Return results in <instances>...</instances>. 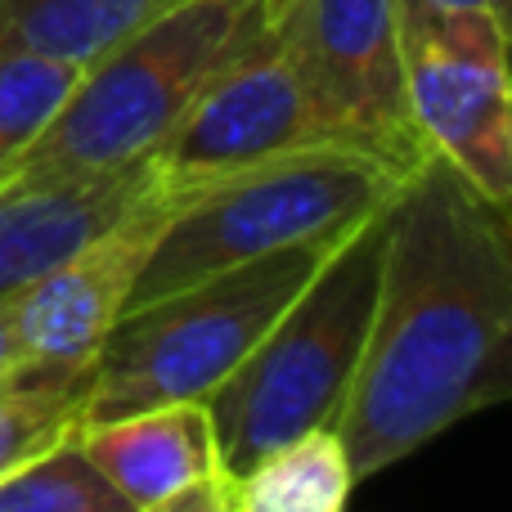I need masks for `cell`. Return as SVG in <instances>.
I'll list each match as a JSON object with an SVG mask.
<instances>
[{"label":"cell","mask_w":512,"mask_h":512,"mask_svg":"<svg viewBox=\"0 0 512 512\" xmlns=\"http://www.w3.org/2000/svg\"><path fill=\"white\" fill-rule=\"evenodd\" d=\"M274 27L279 0L171 5L81 68L50 126L0 171V185H36L149 162L194 99Z\"/></svg>","instance_id":"7a4b0ae2"},{"label":"cell","mask_w":512,"mask_h":512,"mask_svg":"<svg viewBox=\"0 0 512 512\" xmlns=\"http://www.w3.org/2000/svg\"><path fill=\"white\" fill-rule=\"evenodd\" d=\"M405 99L418 140L486 198H512L508 23L495 14H400Z\"/></svg>","instance_id":"8992f818"},{"label":"cell","mask_w":512,"mask_h":512,"mask_svg":"<svg viewBox=\"0 0 512 512\" xmlns=\"http://www.w3.org/2000/svg\"><path fill=\"white\" fill-rule=\"evenodd\" d=\"M239 512H342L355 477L333 427L306 432L234 477Z\"/></svg>","instance_id":"5bb4252c"},{"label":"cell","mask_w":512,"mask_h":512,"mask_svg":"<svg viewBox=\"0 0 512 512\" xmlns=\"http://www.w3.org/2000/svg\"><path fill=\"white\" fill-rule=\"evenodd\" d=\"M95 360H27L0 369V477L81 432Z\"/></svg>","instance_id":"7c38bea8"},{"label":"cell","mask_w":512,"mask_h":512,"mask_svg":"<svg viewBox=\"0 0 512 512\" xmlns=\"http://www.w3.org/2000/svg\"><path fill=\"white\" fill-rule=\"evenodd\" d=\"M0 512H140L77 445V436L0 477Z\"/></svg>","instance_id":"9a60e30c"},{"label":"cell","mask_w":512,"mask_h":512,"mask_svg":"<svg viewBox=\"0 0 512 512\" xmlns=\"http://www.w3.org/2000/svg\"><path fill=\"white\" fill-rule=\"evenodd\" d=\"M18 333H14V315H9V306L0 310V369H5V364H14L18 360Z\"/></svg>","instance_id":"d6986e66"},{"label":"cell","mask_w":512,"mask_h":512,"mask_svg":"<svg viewBox=\"0 0 512 512\" xmlns=\"http://www.w3.org/2000/svg\"><path fill=\"white\" fill-rule=\"evenodd\" d=\"M140 512H239V486H234L230 472H212V477L194 481V486L176 490L162 504Z\"/></svg>","instance_id":"e0dca14e"},{"label":"cell","mask_w":512,"mask_h":512,"mask_svg":"<svg viewBox=\"0 0 512 512\" xmlns=\"http://www.w3.org/2000/svg\"><path fill=\"white\" fill-rule=\"evenodd\" d=\"M203 185H167L153 180L108 230L63 256L50 274L9 301L18 351L27 360H95L113 319L126 310L135 274L149 261L167 221Z\"/></svg>","instance_id":"9c48e42d"},{"label":"cell","mask_w":512,"mask_h":512,"mask_svg":"<svg viewBox=\"0 0 512 512\" xmlns=\"http://www.w3.org/2000/svg\"><path fill=\"white\" fill-rule=\"evenodd\" d=\"M315 149H355V144H346L319 113L274 27L194 99L180 126L158 144L149 167L167 185H212L234 171Z\"/></svg>","instance_id":"ba28073f"},{"label":"cell","mask_w":512,"mask_h":512,"mask_svg":"<svg viewBox=\"0 0 512 512\" xmlns=\"http://www.w3.org/2000/svg\"><path fill=\"white\" fill-rule=\"evenodd\" d=\"M400 14L418 18H459V14H495L512 23L508 9H499V0H400Z\"/></svg>","instance_id":"ac0fdd59"},{"label":"cell","mask_w":512,"mask_h":512,"mask_svg":"<svg viewBox=\"0 0 512 512\" xmlns=\"http://www.w3.org/2000/svg\"><path fill=\"white\" fill-rule=\"evenodd\" d=\"M77 445L135 508H153L176 490L225 472L203 400H180L81 427Z\"/></svg>","instance_id":"8fae6325"},{"label":"cell","mask_w":512,"mask_h":512,"mask_svg":"<svg viewBox=\"0 0 512 512\" xmlns=\"http://www.w3.org/2000/svg\"><path fill=\"white\" fill-rule=\"evenodd\" d=\"M499 9H508V14H512V0H499Z\"/></svg>","instance_id":"ffe728a7"},{"label":"cell","mask_w":512,"mask_h":512,"mask_svg":"<svg viewBox=\"0 0 512 512\" xmlns=\"http://www.w3.org/2000/svg\"><path fill=\"white\" fill-rule=\"evenodd\" d=\"M81 68L27 50H0V171L50 126Z\"/></svg>","instance_id":"2e32d148"},{"label":"cell","mask_w":512,"mask_h":512,"mask_svg":"<svg viewBox=\"0 0 512 512\" xmlns=\"http://www.w3.org/2000/svg\"><path fill=\"white\" fill-rule=\"evenodd\" d=\"M342 234L288 243L167 292L149 306L122 310L95 355L81 427L180 400H207V391H216L239 369L243 355L279 319V310L306 288Z\"/></svg>","instance_id":"277c9868"},{"label":"cell","mask_w":512,"mask_h":512,"mask_svg":"<svg viewBox=\"0 0 512 512\" xmlns=\"http://www.w3.org/2000/svg\"><path fill=\"white\" fill-rule=\"evenodd\" d=\"M279 41L346 144L400 171L427 158L405 99L400 0H279Z\"/></svg>","instance_id":"52a82bcc"},{"label":"cell","mask_w":512,"mask_h":512,"mask_svg":"<svg viewBox=\"0 0 512 512\" xmlns=\"http://www.w3.org/2000/svg\"><path fill=\"white\" fill-rule=\"evenodd\" d=\"M153 180L158 171L140 162L68 180L0 185V310L41 274H50L63 256L108 230L144 189H153Z\"/></svg>","instance_id":"30bf717a"},{"label":"cell","mask_w":512,"mask_h":512,"mask_svg":"<svg viewBox=\"0 0 512 512\" xmlns=\"http://www.w3.org/2000/svg\"><path fill=\"white\" fill-rule=\"evenodd\" d=\"M405 176L409 171L391 167L378 153L315 149L212 180L158 234L149 261L135 274L126 310L288 243L342 234L387 203Z\"/></svg>","instance_id":"5b68a950"},{"label":"cell","mask_w":512,"mask_h":512,"mask_svg":"<svg viewBox=\"0 0 512 512\" xmlns=\"http://www.w3.org/2000/svg\"><path fill=\"white\" fill-rule=\"evenodd\" d=\"M400 189V185H396ZM391 203V198H387ZM387 203L351 225L243 364L207 391L221 468L243 477L279 445L333 427L346 405L378 297Z\"/></svg>","instance_id":"3957f363"},{"label":"cell","mask_w":512,"mask_h":512,"mask_svg":"<svg viewBox=\"0 0 512 512\" xmlns=\"http://www.w3.org/2000/svg\"><path fill=\"white\" fill-rule=\"evenodd\" d=\"M180 0H0V50L95 63Z\"/></svg>","instance_id":"4fadbf2b"},{"label":"cell","mask_w":512,"mask_h":512,"mask_svg":"<svg viewBox=\"0 0 512 512\" xmlns=\"http://www.w3.org/2000/svg\"><path fill=\"white\" fill-rule=\"evenodd\" d=\"M508 207L427 153L387 203L378 297L333 432L355 481L378 477L508 400Z\"/></svg>","instance_id":"6da1fadb"}]
</instances>
